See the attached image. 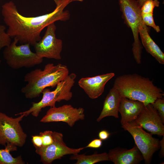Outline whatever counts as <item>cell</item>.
<instances>
[{
	"mask_svg": "<svg viewBox=\"0 0 164 164\" xmlns=\"http://www.w3.org/2000/svg\"><path fill=\"white\" fill-rule=\"evenodd\" d=\"M135 121L138 125L152 135H164V123L151 104L144 106Z\"/></svg>",
	"mask_w": 164,
	"mask_h": 164,
	"instance_id": "obj_12",
	"label": "cell"
},
{
	"mask_svg": "<svg viewBox=\"0 0 164 164\" xmlns=\"http://www.w3.org/2000/svg\"><path fill=\"white\" fill-rule=\"evenodd\" d=\"M102 144V140L100 138H96L91 141L85 148L98 149L100 148Z\"/></svg>",
	"mask_w": 164,
	"mask_h": 164,
	"instance_id": "obj_25",
	"label": "cell"
},
{
	"mask_svg": "<svg viewBox=\"0 0 164 164\" xmlns=\"http://www.w3.org/2000/svg\"><path fill=\"white\" fill-rule=\"evenodd\" d=\"M74 0H60L53 11L51 12L34 17L22 15L12 1L2 6V14L5 23L8 26L7 32L11 37L20 43H29L34 46L41 38L42 31L55 22L69 20L70 14L64 8Z\"/></svg>",
	"mask_w": 164,
	"mask_h": 164,
	"instance_id": "obj_1",
	"label": "cell"
},
{
	"mask_svg": "<svg viewBox=\"0 0 164 164\" xmlns=\"http://www.w3.org/2000/svg\"><path fill=\"white\" fill-rule=\"evenodd\" d=\"M4 149H0V164H24L21 156L14 157L11 152L16 151L17 146L10 143L6 144Z\"/></svg>",
	"mask_w": 164,
	"mask_h": 164,
	"instance_id": "obj_19",
	"label": "cell"
},
{
	"mask_svg": "<svg viewBox=\"0 0 164 164\" xmlns=\"http://www.w3.org/2000/svg\"><path fill=\"white\" fill-rule=\"evenodd\" d=\"M146 0H137V1L139 5L141 7L143 3Z\"/></svg>",
	"mask_w": 164,
	"mask_h": 164,
	"instance_id": "obj_29",
	"label": "cell"
},
{
	"mask_svg": "<svg viewBox=\"0 0 164 164\" xmlns=\"http://www.w3.org/2000/svg\"><path fill=\"white\" fill-rule=\"evenodd\" d=\"M121 98L118 91L113 86L105 98L102 110L97 121L99 122L104 118L108 116L118 118V108Z\"/></svg>",
	"mask_w": 164,
	"mask_h": 164,
	"instance_id": "obj_16",
	"label": "cell"
},
{
	"mask_svg": "<svg viewBox=\"0 0 164 164\" xmlns=\"http://www.w3.org/2000/svg\"><path fill=\"white\" fill-rule=\"evenodd\" d=\"M85 117L83 108H75L67 104L58 107H50L40 121L43 123L63 122L72 127L76 122L84 120Z\"/></svg>",
	"mask_w": 164,
	"mask_h": 164,
	"instance_id": "obj_11",
	"label": "cell"
},
{
	"mask_svg": "<svg viewBox=\"0 0 164 164\" xmlns=\"http://www.w3.org/2000/svg\"><path fill=\"white\" fill-rule=\"evenodd\" d=\"M69 74V69L66 65L48 63L43 70L36 69L25 75L24 81L27 84L22 88L21 92L27 98L39 97L44 89L56 87Z\"/></svg>",
	"mask_w": 164,
	"mask_h": 164,
	"instance_id": "obj_3",
	"label": "cell"
},
{
	"mask_svg": "<svg viewBox=\"0 0 164 164\" xmlns=\"http://www.w3.org/2000/svg\"><path fill=\"white\" fill-rule=\"evenodd\" d=\"M76 77L75 73H71L60 82L53 91H51L49 89H44L42 93L43 94L42 98L39 101L32 102L29 110L15 115L23 114L27 117L31 114L33 116L37 117L43 108L48 106H56V102H60L62 100H70L73 97L71 89L75 83Z\"/></svg>",
	"mask_w": 164,
	"mask_h": 164,
	"instance_id": "obj_4",
	"label": "cell"
},
{
	"mask_svg": "<svg viewBox=\"0 0 164 164\" xmlns=\"http://www.w3.org/2000/svg\"><path fill=\"white\" fill-rule=\"evenodd\" d=\"M60 0H53L56 5L57 4Z\"/></svg>",
	"mask_w": 164,
	"mask_h": 164,
	"instance_id": "obj_30",
	"label": "cell"
},
{
	"mask_svg": "<svg viewBox=\"0 0 164 164\" xmlns=\"http://www.w3.org/2000/svg\"><path fill=\"white\" fill-rule=\"evenodd\" d=\"M53 132L51 131L47 130L39 133L42 138L43 146H47L51 144L53 142Z\"/></svg>",
	"mask_w": 164,
	"mask_h": 164,
	"instance_id": "obj_23",
	"label": "cell"
},
{
	"mask_svg": "<svg viewBox=\"0 0 164 164\" xmlns=\"http://www.w3.org/2000/svg\"><path fill=\"white\" fill-rule=\"evenodd\" d=\"M142 21L146 26L152 27L157 32L160 31L159 27L155 25L153 17V13L147 14L141 13Z\"/></svg>",
	"mask_w": 164,
	"mask_h": 164,
	"instance_id": "obj_22",
	"label": "cell"
},
{
	"mask_svg": "<svg viewBox=\"0 0 164 164\" xmlns=\"http://www.w3.org/2000/svg\"><path fill=\"white\" fill-rule=\"evenodd\" d=\"M46 27L43 36L33 46L35 53L41 58L60 60L63 42L56 37V26L54 22Z\"/></svg>",
	"mask_w": 164,
	"mask_h": 164,
	"instance_id": "obj_10",
	"label": "cell"
},
{
	"mask_svg": "<svg viewBox=\"0 0 164 164\" xmlns=\"http://www.w3.org/2000/svg\"><path fill=\"white\" fill-rule=\"evenodd\" d=\"M18 42L14 39L10 45L5 47L3 52L4 57L10 67L14 69L29 68L42 63L43 58L31 51L30 44L17 45Z\"/></svg>",
	"mask_w": 164,
	"mask_h": 164,
	"instance_id": "obj_6",
	"label": "cell"
},
{
	"mask_svg": "<svg viewBox=\"0 0 164 164\" xmlns=\"http://www.w3.org/2000/svg\"><path fill=\"white\" fill-rule=\"evenodd\" d=\"M162 139L160 141V146L161 148L159 156L161 158L163 157L164 155V135Z\"/></svg>",
	"mask_w": 164,
	"mask_h": 164,
	"instance_id": "obj_28",
	"label": "cell"
},
{
	"mask_svg": "<svg viewBox=\"0 0 164 164\" xmlns=\"http://www.w3.org/2000/svg\"><path fill=\"white\" fill-rule=\"evenodd\" d=\"M5 29L4 25H0V50L9 46L11 43V37L5 32Z\"/></svg>",
	"mask_w": 164,
	"mask_h": 164,
	"instance_id": "obj_21",
	"label": "cell"
},
{
	"mask_svg": "<svg viewBox=\"0 0 164 164\" xmlns=\"http://www.w3.org/2000/svg\"><path fill=\"white\" fill-rule=\"evenodd\" d=\"M144 106L141 102L121 97L118 108L121 124L135 121Z\"/></svg>",
	"mask_w": 164,
	"mask_h": 164,
	"instance_id": "obj_15",
	"label": "cell"
},
{
	"mask_svg": "<svg viewBox=\"0 0 164 164\" xmlns=\"http://www.w3.org/2000/svg\"><path fill=\"white\" fill-rule=\"evenodd\" d=\"M149 28L142 21L139 28L142 43L146 51L160 64H164V54L149 35Z\"/></svg>",
	"mask_w": 164,
	"mask_h": 164,
	"instance_id": "obj_17",
	"label": "cell"
},
{
	"mask_svg": "<svg viewBox=\"0 0 164 164\" xmlns=\"http://www.w3.org/2000/svg\"><path fill=\"white\" fill-rule=\"evenodd\" d=\"M115 75L111 72L93 77H82L78 82L79 86L92 99H95L101 95L104 91L106 83Z\"/></svg>",
	"mask_w": 164,
	"mask_h": 164,
	"instance_id": "obj_13",
	"label": "cell"
},
{
	"mask_svg": "<svg viewBox=\"0 0 164 164\" xmlns=\"http://www.w3.org/2000/svg\"><path fill=\"white\" fill-rule=\"evenodd\" d=\"M118 3L125 23L131 29L133 34L132 51L134 58L136 63L140 64L142 49L138 38L139 28L142 21L141 7L135 0H118Z\"/></svg>",
	"mask_w": 164,
	"mask_h": 164,
	"instance_id": "obj_5",
	"label": "cell"
},
{
	"mask_svg": "<svg viewBox=\"0 0 164 164\" xmlns=\"http://www.w3.org/2000/svg\"><path fill=\"white\" fill-rule=\"evenodd\" d=\"M53 141L50 145L36 149V152L40 157V161L44 164H50L55 160L60 159L67 155L79 153L85 148L74 149L67 146L63 140L61 133L53 132Z\"/></svg>",
	"mask_w": 164,
	"mask_h": 164,
	"instance_id": "obj_9",
	"label": "cell"
},
{
	"mask_svg": "<svg viewBox=\"0 0 164 164\" xmlns=\"http://www.w3.org/2000/svg\"><path fill=\"white\" fill-rule=\"evenodd\" d=\"M32 142L35 149L39 148L43 146V141L40 135L32 136Z\"/></svg>",
	"mask_w": 164,
	"mask_h": 164,
	"instance_id": "obj_26",
	"label": "cell"
},
{
	"mask_svg": "<svg viewBox=\"0 0 164 164\" xmlns=\"http://www.w3.org/2000/svg\"><path fill=\"white\" fill-rule=\"evenodd\" d=\"M70 159L76 160L75 164H93L101 161L109 160L108 153L106 152L94 153L90 155L77 153L72 155Z\"/></svg>",
	"mask_w": 164,
	"mask_h": 164,
	"instance_id": "obj_18",
	"label": "cell"
},
{
	"mask_svg": "<svg viewBox=\"0 0 164 164\" xmlns=\"http://www.w3.org/2000/svg\"><path fill=\"white\" fill-rule=\"evenodd\" d=\"M108 154L109 160L114 164H138L144 160L135 144L129 149L120 147L111 149Z\"/></svg>",
	"mask_w": 164,
	"mask_h": 164,
	"instance_id": "obj_14",
	"label": "cell"
},
{
	"mask_svg": "<svg viewBox=\"0 0 164 164\" xmlns=\"http://www.w3.org/2000/svg\"><path fill=\"white\" fill-rule=\"evenodd\" d=\"M121 125L132 135L135 145L142 155L145 164H150L153 154L160 148L159 140L153 137L151 133L145 131L135 121Z\"/></svg>",
	"mask_w": 164,
	"mask_h": 164,
	"instance_id": "obj_7",
	"label": "cell"
},
{
	"mask_svg": "<svg viewBox=\"0 0 164 164\" xmlns=\"http://www.w3.org/2000/svg\"><path fill=\"white\" fill-rule=\"evenodd\" d=\"M24 117L22 114L13 118L0 112V144L5 146L10 143L17 147L24 145L27 135L20 123Z\"/></svg>",
	"mask_w": 164,
	"mask_h": 164,
	"instance_id": "obj_8",
	"label": "cell"
},
{
	"mask_svg": "<svg viewBox=\"0 0 164 164\" xmlns=\"http://www.w3.org/2000/svg\"><path fill=\"white\" fill-rule=\"evenodd\" d=\"M152 104L153 107L158 111L163 122L164 123V98H157Z\"/></svg>",
	"mask_w": 164,
	"mask_h": 164,
	"instance_id": "obj_24",
	"label": "cell"
},
{
	"mask_svg": "<svg viewBox=\"0 0 164 164\" xmlns=\"http://www.w3.org/2000/svg\"><path fill=\"white\" fill-rule=\"evenodd\" d=\"M160 2L158 0H146L141 7V13H153L155 7L159 6Z\"/></svg>",
	"mask_w": 164,
	"mask_h": 164,
	"instance_id": "obj_20",
	"label": "cell"
},
{
	"mask_svg": "<svg viewBox=\"0 0 164 164\" xmlns=\"http://www.w3.org/2000/svg\"><path fill=\"white\" fill-rule=\"evenodd\" d=\"M113 86L121 97L140 101L145 106L152 104L158 98H164L162 89L148 77L136 73L123 74L115 79Z\"/></svg>",
	"mask_w": 164,
	"mask_h": 164,
	"instance_id": "obj_2",
	"label": "cell"
},
{
	"mask_svg": "<svg viewBox=\"0 0 164 164\" xmlns=\"http://www.w3.org/2000/svg\"><path fill=\"white\" fill-rule=\"evenodd\" d=\"M110 133L108 131L103 130L100 131L98 134L99 138L102 140L107 139L109 137Z\"/></svg>",
	"mask_w": 164,
	"mask_h": 164,
	"instance_id": "obj_27",
	"label": "cell"
},
{
	"mask_svg": "<svg viewBox=\"0 0 164 164\" xmlns=\"http://www.w3.org/2000/svg\"><path fill=\"white\" fill-rule=\"evenodd\" d=\"M1 60H0V64H1Z\"/></svg>",
	"mask_w": 164,
	"mask_h": 164,
	"instance_id": "obj_31",
	"label": "cell"
}]
</instances>
